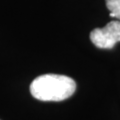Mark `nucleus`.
Here are the masks:
<instances>
[{
  "mask_svg": "<svg viewBox=\"0 0 120 120\" xmlns=\"http://www.w3.org/2000/svg\"><path fill=\"white\" fill-rule=\"evenodd\" d=\"M76 90L75 81L68 76L59 74H44L36 77L30 84V92L40 101H62Z\"/></svg>",
  "mask_w": 120,
  "mask_h": 120,
  "instance_id": "obj_1",
  "label": "nucleus"
},
{
  "mask_svg": "<svg viewBox=\"0 0 120 120\" xmlns=\"http://www.w3.org/2000/svg\"><path fill=\"white\" fill-rule=\"evenodd\" d=\"M90 40L98 48L111 49L120 42V21H111L103 28H95L90 33Z\"/></svg>",
  "mask_w": 120,
  "mask_h": 120,
  "instance_id": "obj_2",
  "label": "nucleus"
},
{
  "mask_svg": "<svg viewBox=\"0 0 120 120\" xmlns=\"http://www.w3.org/2000/svg\"><path fill=\"white\" fill-rule=\"evenodd\" d=\"M110 16L120 20V0H105Z\"/></svg>",
  "mask_w": 120,
  "mask_h": 120,
  "instance_id": "obj_3",
  "label": "nucleus"
}]
</instances>
